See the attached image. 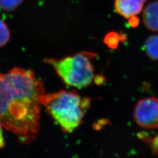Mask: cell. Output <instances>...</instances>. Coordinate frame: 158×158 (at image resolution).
Wrapping results in <instances>:
<instances>
[{"mask_svg": "<svg viewBox=\"0 0 158 158\" xmlns=\"http://www.w3.org/2000/svg\"><path fill=\"white\" fill-rule=\"evenodd\" d=\"M152 149L153 152L158 154V134L152 141Z\"/></svg>", "mask_w": 158, "mask_h": 158, "instance_id": "12", "label": "cell"}, {"mask_svg": "<svg viewBox=\"0 0 158 158\" xmlns=\"http://www.w3.org/2000/svg\"><path fill=\"white\" fill-rule=\"evenodd\" d=\"M127 39V37L125 34L111 32L106 35L104 39V42L109 48L115 49L117 48L119 42H125Z\"/></svg>", "mask_w": 158, "mask_h": 158, "instance_id": "8", "label": "cell"}, {"mask_svg": "<svg viewBox=\"0 0 158 158\" xmlns=\"http://www.w3.org/2000/svg\"><path fill=\"white\" fill-rule=\"evenodd\" d=\"M136 123L143 128H158V99L147 97L138 102L134 111Z\"/></svg>", "mask_w": 158, "mask_h": 158, "instance_id": "4", "label": "cell"}, {"mask_svg": "<svg viewBox=\"0 0 158 158\" xmlns=\"http://www.w3.org/2000/svg\"><path fill=\"white\" fill-rule=\"evenodd\" d=\"M147 0H115V10L127 19L136 16L142 11Z\"/></svg>", "mask_w": 158, "mask_h": 158, "instance_id": "5", "label": "cell"}, {"mask_svg": "<svg viewBox=\"0 0 158 158\" xmlns=\"http://www.w3.org/2000/svg\"><path fill=\"white\" fill-rule=\"evenodd\" d=\"M10 32L7 25L0 19V48L4 46L10 40Z\"/></svg>", "mask_w": 158, "mask_h": 158, "instance_id": "10", "label": "cell"}, {"mask_svg": "<svg viewBox=\"0 0 158 158\" xmlns=\"http://www.w3.org/2000/svg\"><path fill=\"white\" fill-rule=\"evenodd\" d=\"M44 85L31 69L14 68L0 73V123L23 143H30L39 133Z\"/></svg>", "mask_w": 158, "mask_h": 158, "instance_id": "1", "label": "cell"}, {"mask_svg": "<svg viewBox=\"0 0 158 158\" xmlns=\"http://www.w3.org/2000/svg\"><path fill=\"white\" fill-rule=\"evenodd\" d=\"M139 23H140L139 19L136 16L131 17L129 18L128 23H129L130 27L132 28H136L137 27L139 26Z\"/></svg>", "mask_w": 158, "mask_h": 158, "instance_id": "11", "label": "cell"}, {"mask_svg": "<svg viewBox=\"0 0 158 158\" xmlns=\"http://www.w3.org/2000/svg\"><path fill=\"white\" fill-rule=\"evenodd\" d=\"M6 145V141L4 139V132L2 130V125L0 123V149L3 148Z\"/></svg>", "mask_w": 158, "mask_h": 158, "instance_id": "13", "label": "cell"}, {"mask_svg": "<svg viewBox=\"0 0 158 158\" xmlns=\"http://www.w3.org/2000/svg\"><path fill=\"white\" fill-rule=\"evenodd\" d=\"M144 51L147 56L152 60H158V35H151L144 43Z\"/></svg>", "mask_w": 158, "mask_h": 158, "instance_id": "7", "label": "cell"}, {"mask_svg": "<svg viewBox=\"0 0 158 158\" xmlns=\"http://www.w3.org/2000/svg\"><path fill=\"white\" fill-rule=\"evenodd\" d=\"M40 102L63 131L71 133L81 124L85 112L90 106L91 99L80 96L76 91L62 90L44 93Z\"/></svg>", "mask_w": 158, "mask_h": 158, "instance_id": "2", "label": "cell"}, {"mask_svg": "<svg viewBox=\"0 0 158 158\" xmlns=\"http://www.w3.org/2000/svg\"><path fill=\"white\" fill-rule=\"evenodd\" d=\"M142 21L148 30L158 32V0L149 3L143 11Z\"/></svg>", "mask_w": 158, "mask_h": 158, "instance_id": "6", "label": "cell"}, {"mask_svg": "<svg viewBox=\"0 0 158 158\" xmlns=\"http://www.w3.org/2000/svg\"><path fill=\"white\" fill-rule=\"evenodd\" d=\"M96 57V53L85 51L60 59L46 58L44 62L53 68L66 85L83 89L89 86L95 80L91 60Z\"/></svg>", "mask_w": 158, "mask_h": 158, "instance_id": "3", "label": "cell"}, {"mask_svg": "<svg viewBox=\"0 0 158 158\" xmlns=\"http://www.w3.org/2000/svg\"><path fill=\"white\" fill-rule=\"evenodd\" d=\"M24 0H0V10L6 12L15 10L23 4Z\"/></svg>", "mask_w": 158, "mask_h": 158, "instance_id": "9", "label": "cell"}]
</instances>
